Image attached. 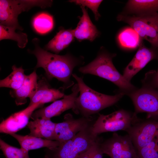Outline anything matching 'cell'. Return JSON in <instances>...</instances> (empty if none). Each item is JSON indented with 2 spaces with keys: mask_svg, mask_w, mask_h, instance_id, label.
<instances>
[{
  "mask_svg": "<svg viewBox=\"0 0 158 158\" xmlns=\"http://www.w3.org/2000/svg\"><path fill=\"white\" fill-rule=\"evenodd\" d=\"M32 41L35 49L28 51L37 58L35 67L43 68L49 79L56 78L65 84L69 83L73 71L79 64L78 60L69 54L59 55L47 51L40 47L38 38H35Z\"/></svg>",
  "mask_w": 158,
  "mask_h": 158,
  "instance_id": "obj_1",
  "label": "cell"
},
{
  "mask_svg": "<svg viewBox=\"0 0 158 158\" xmlns=\"http://www.w3.org/2000/svg\"><path fill=\"white\" fill-rule=\"evenodd\" d=\"M72 75L77 81L80 95L75 101L73 110L80 113L83 117L88 118L91 115L116 103L125 95L119 92L114 95H107L95 91L86 85L83 78L75 74Z\"/></svg>",
  "mask_w": 158,
  "mask_h": 158,
  "instance_id": "obj_2",
  "label": "cell"
},
{
  "mask_svg": "<svg viewBox=\"0 0 158 158\" xmlns=\"http://www.w3.org/2000/svg\"><path fill=\"white\" fill-rule=\"evenodd\" d=\"M114 56L106 52H101L92 61L81 67L79 70L82 73L95 75L111 81L118 87L120 92L128 95L138 88L116 69L112 62Z\"/></svg>",
  "mask_w": 158,
  "mask_h": 158,
  "instance_id": "obj_3",
  "label": "cell"
},
{
  "mask_svg": "<svg viewBox=\"0 0 158 158\" xmlns=\"http://www.w3.org/2000/svg\"><path fill=\"white\" fill-rule=\"evenodd\" d=\"M93 124L78 133L73 138L52 150L46 154L49 158H79L98 139L92 132Z\"/></svg>",
  "mask_w": 158,
  "mask_h": 158,
  "instance_id": "obj_4",
  "label": "cell"
},
{
  "mask_svg": "<svg viewBox=\"0 0 158 158\" xmlns=\"http://www.w3.org/2000/svg\"><path fill=\"white\" fill-rule=\"evenodd\" d=\"M52 0H0V24L21 30L18 17L22 12L29 10L33 7L42 8L50 7Z\"/></svg>",
  "mask_w": 158,
  "mask_h": 158,
  "instance_id": "obj_5",
  "label": "cell"
},
{
  "mask_svg": "<svg viewBox=\"0 0 158 158\" xmlns=\"http://www.w3.org/2000/svg\"><path fill=\"white\" fill-rule=\"evenodd\" d=\"M117 18L128 24L141 39L158 49V12L136 16L120 15Z\"/></svg>",
  "mask_w": 158,
  "mask_h": 158,
  "instance_id": "obj_6",
  "label": "cell"
},
{
  "mask_svg": "<svg viewBox=\"0 0 158 158\" xmlns=\"http://www.w3.org/2000/svg\"><path fill=\"white\" fill-rule=\"evenodd\" d=\"M140 119L136 114L121 109L107 115L100 114L93 124L92 132L96 135L102 133L120 130L126 131Z\"/></svg>",
  "mask_w": 158,
  "mask_h": 158,
  "instance_id": "obj_7",
  "label": "cell"
},
{
  "mask_svg": "<svg viewBox=\"0 0 158 158\" xmlns=\"http://www.w3.org/2000/svg\"><path fill=\"white\" fill-rule=\"evenodd\" d=\"M128 95L133 101L135 114L146 113L148 118L158 121V90L142 86Z\"/></svg>",
  "mask_w": 158,
  "mask_h": 158,
  "instance_id": "obj_8",
  "label": "cell"
},
{
  "mask_svg": "<svg viewBox=\"0 0 158 158\" xmlns=\"http://www.w3.org/2000/svg\"><path fill=\"white\" fill-rule=\"evenodd\" d=\"M100 146L103 154L111 158H139L128 134L122 136L114 133L111 137L101 142Z\"/></svg>",
  "mask_w": 158,
  "mask_h": 158,
  "instance_id": "obj_9",
  "label": "cell"
},
{
  "mask_svg": "<svg viewBox=\"0 0 158 158\" xmlns=\"http://www.w3.org/2000/svg\"><path fill=\"white\" fill-rule=\"evenodd\" d=\"M126 131L137 151L146 146L158 135V121L151 119L142 121L140 120Z\"/></svg>",
  "mask_w": 158,
  "mask_h": 158,
  "instance_id": "obj_10",
  "label": "cell"
},
{
  "mask_svg": "<svg viewBox=\"0 0 158 158\" xmlns=\"http://www.w3.org/2000/svg\"><path fill=\"white\" fill-rule=\"evenodd\" d=\"M79 92V89L77 83L73 87L71 94L65 95L62 99L56 100L49 106L35 111L31 118L33 120L40 118L51 119L68 109L74 110L75 108V101Z\"/></svg>",
  "mask_w": 158,
  "mask_h": 158,
  "instance_id": "obj_11",
  "label": "cell"
},
{
  "mask_svg": "<svg viewBox=\"0 0 158 158\" xmlns=\"http://www.w3.org/2000/svg\"><path fill=\"white\" fill-rule=\"evenodd\" d=\"M90 119L82 117L75 119L72 114H67L61 122L56 123L55 140L63 143L73 138L78 133L91 124Z\"/></svg>",
  "mask_w": 158,
  "mask_h": 158,
  "instance_id": "obj_12",
  "label": "cell"
},
{
  "mask_svg": "<svg viewBox=\"0 0 158 158\" xmlns=\"http://www.w3.org/2000/svg\"><path fill=\"white\" fill-rule=\"evenodd\" d=\"M41 106L37 103L28 105L3 120L0 124V132L10 135L16 133L27 126L34 111Z\"/></svg>",
  "mask_w": 158,
  "mask_h": 158,
  "instance_id": "obj_13",
  "label": "cell"
},
{
  "mask_svg": "<svg viewBox=\"0 0 158 158\" xmlns=\"http://www.w3.org/2000/svg\"><path fill=\"white\" fill-rule=\"evenodd\" d=\"M156 59H158L157 52L141 43L135 56L124 69L123 75L130 82L133 77L150 61Z\"/></svg>",
  "mask_w": 158,
  "mask_h": 158,
  "instance_id": "obj_14",
  "label": "cell"
},
{
  "mask_svg": "<svg viewBox=\"0 0 158 158\" xmlns=\"http://www.w3.org/2000/svg\"><path fill=\"white\" fill-rule=\"evenodd\" d=\"M65 95L60 90L50 88L46 80L42 77L37 82L36 90L29 97V105L38 103L41 106L45 103L63 98Z\"/></svg>",
  "mask_w": 158,
  "mask_h": 158,
  "instance_id": "obj_15",
  "label": "cell"
},
{
  "mask_svg": "<svg viewBox=\"0 0 158 158\" xmlns=\"http://www.w3.org/2000/svg\"><path fill=\"white\" fill-rule=\"evenodd\" d=\"M83 15L79 16L80 20L73 30L74 37L80 42L84 40L93 41L99 35V32L90 20L85 7L81 6Z\"/></svg>",
  "mask_w": 158,
  "mask_h": 158,
  "instance_id": "obj_16",
  "label": "cell"
},
{
  "mask_svg": "<svg viewBox=\"0 0 158 158\" xmlns=\"http://www.w3.org/2000/svg\"><path fill=\"white\" fill-rule=\"evenodd\" d=\"M56 123L51 119L37 118L29 121L27 126L29 129V135L47 140H55Z\"/></svg>",
  "mask_w": 158,
  "mask_h": 158,
  "instance_id": "obj_17",
  "label": "cell"
},
{
  "mask_svg": "<svg viewBox=\"0 0 158 158\" xmlns=\"http://www.w3.org/2000/svg\"><path fill=\"white\" fill-rule=\"evenodd\" d=\"M38 76L35 71L26 75L24 81L18 89L11 90L9 92L11 96L14 98L17 105L25 104L27 98L30 97L36 90L37 85Z\"/></svg>",
  "mask_w": 158,
  "mask_h": 158,
  "instance_id": "obj_18",
  "label": "cell"
},
{
  "mask_svg": "<svg viewBox=\"0 0 158 158\" xmlns=\"http://www.w3.org/2000/svg\"><path fill=\"white\" fill-rule=\"evenodd\" d=\"M10 135L17 140L21 148L28 151L43 147L52 150L60 144V142L57 140H49L29 135H23L14 133Z\"/></svg>",
  "mask_w": 158,
  "mask_h": 158,
  "instance_id": "obj_19",
  "label": "cell"
},
{
  "mask_svg": "<svg viewBox=\"0 0 158 158\" xmlns=\"http://www.w3.org/2000/svg\"><path fill=\"white\" fill-rule=\"evenodd\" d=\"M74 37L73 30L60 28L59 31L45 46V49L57 54L67 47L73 41Z\"/></svg>",
  "mask_w": 158,
  "mask_h": 158,
  "instance_id": "obj_20",
  "label": "cell"
},
{
  "mask_svg": "<svg viewBox=\"0 0 158 158\" xmlns=\"http://www.w3.org/2000/svg\"><path fill=\"white\" fill-rule=\"evenodd\" d=\"M126 8L130 12L140 13V15L158 12V0H130Z\"/></svg>",
  "mask_w": 158,
  "mask_h": 158,
  "instance_id": "obj_21",
  "label": "cell"
},
{
  "mask_svg": "<svg viewBox=\"0 0 158 158\" xmlns=\"http://www.w3.org/2000/svg\"><path fill=\"white\" fill-rule=\"evenodd\" d=\"M12 71L5 78L0 80V87L10 88L13 90L18 89L23 83L26 75L22 66L17 68L15 65L12 67Z\"/></svg>",
  "mask_w": 158,
  "mask_h": 158,
  "instance_id": "obj_22",
  "label": "cell"
},
{
  "mask_svg": "<svg viewBox=\"0 0 158 158\" xmlns=\"http://www.w3.org/2000/svg\"><path fill=\"white\" fill-rule=\"evenodd\" d=\"M16 29L12 27L0 24V40L10 39L17 42L18 47L23 48L26 46L28 42L27 35L23 32H16Z\"/></svg>",
  "mask_w": 158,
  "mask_h": 158,
  "instance_id": "obj_23",
  "label": "cell"
},
{
  "mask_svg": "<svg viewBox=\"0 0 158 158\" xmlns=\"http://www.w3.org/2000/svg\"><path fill=\"white\" fill-rule=\"evenodd\" d=\"M34 29L38 33L44 34L53 29L54 22L52 16L45 12L40 13L34 18L32 22Z\"/></svg>",
  "mask_w": 158,
  "mask_h": 158,
  "instance_id": "obj_24",
  "label": "cell"
},
{
  "mask_svg": "<svg viewBox=\"0 0 158 158\" xmlns=\"http://www.w3.org/2000/svg\"><path fill=\"white\" fill-rule=\"evenodd\" d=\"M141 38L137 32L132 28H127L121 31L118 36V40L123 47L134 49L139 46Z\"/></svg>",
  "mask_w": 158,
  "mask_h": 158,
  "instance_id": "obj_25",
  "label": "cell"
},
{
  "mask_svg": "<svg viewBox=\"0 0 158 158\" xmlns=\"http://www.w3.org/2000/svg\"><path fill=\"white\" fill-rule=\"evenodd\" d=\"M0 148L6 158H30L28 151L12 146L1 139Z\"/></svg>",
  "mask_w": 158,
  "mask_h": 158,
  "instance_id": "obj_26",
  "label": "cell"
},
{
  "mask_svg": "<svg viewBox=\"0 0 158 158\" xmlns=\"http://www.w3.org/2000/svg\"><path fill=\"white\" fill-rule=\"evenodd\" d=\"M137 152L139 158H158V135Z\"/></svg>",
  "mask_w": 158,
  "mask_h": 158,
  "instance_id": "obj_27",
  "label": "cell"
},
{
  "mask_svg": "<svg viewBox=\"0 0 158 158\" xmlns=\"http://www.w3.org/2000/svg\"><path fill=\"white\" fill-rule=\"evenodd\" d=\"M102 0H73L69 2L73 3L81 6H86L90 8L93 13L96 20H97L100 15L98 11V8Z\"/></svg>",
  "mask_w": 158,
  "mask_h": 158,
  "instance_id": "obj_28",
  "label": "cell"
},
{
  "mask_svg": "<svg viewBox=\"0 0 158 158\" xmlns=\"http://www.w3.org/2000/svg\"><path fill=\"white\" fill-rule=\"evenodd\" d=\"M142 83V86L150 87L158 90V68L157 71H151L147 73Z\"/></svg>",
  "mask_w": 158,
  "mask_h": 158,
  "instance_id": "obj_29",
  "label": "cell"
},
{
  "mask_svg": "<svg viewBox=\"0 0 158 158\" xmlns=\"http://www.w3.org/2000/svg\"><path fill=\"white\" fill-rule=\"evenodd\" d=\"M100 142L98 138L89 149L80 155L79 158H92L99 148Z\"/></svg>",
  "mask_w": 158,
  "mask_h": 158,
  "instance_id": "obj_30",
  "label": "cell"
},
{
  "mask_svg": "<svg viewBox=\"0 0 158 158\" xmlns=\"http://www.w3.org/2000/svg\"><path fill=\"white\" fill-rule=\"evenodd\" d=\"M103 154L100 146L99 148L97 150L92 158H103Z\"/></svg>",
  "mask_w": 158,
  "mask_h": 158,
  "instance_id": "obj_31",
  "label": "cell"
},
{
  "mask_svg": "<svg viewBox=\"0 0 158 158\" xmlns=\"http://www.w3.org/2000/svg\"><path fill=\"white\" fill-rule=\"evenodd\" d=\"M44 158H49V157L46 154Z\"/></svg>",
  "mask_w": 158,
  "mask_h": 158,
  "instance_id": "obj_32",
  "label": "cell"
}]
</instances>
